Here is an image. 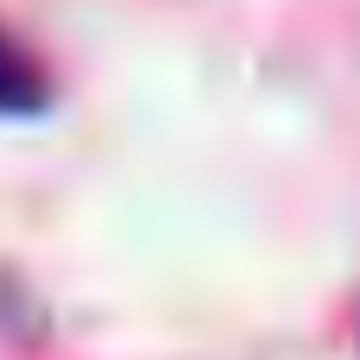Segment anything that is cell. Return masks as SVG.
I'll use <instances>...</instances> for the list:
<instances>
[{
    "mask_svg": "<svg viewBox=\"0 0 360 360\" xmlns=\"http://www.w3.org/2000/svg\"><path fill=\"white\" fill-rule=\"evenodd\" d=\"M32 101H38V70H32V57L0 38V108H32Z\"/></svg>",
    "mask_w": 360,
    "mask_h": 360,
    "instance_id": "1",
    "label": "cell"
}]
</instances>
